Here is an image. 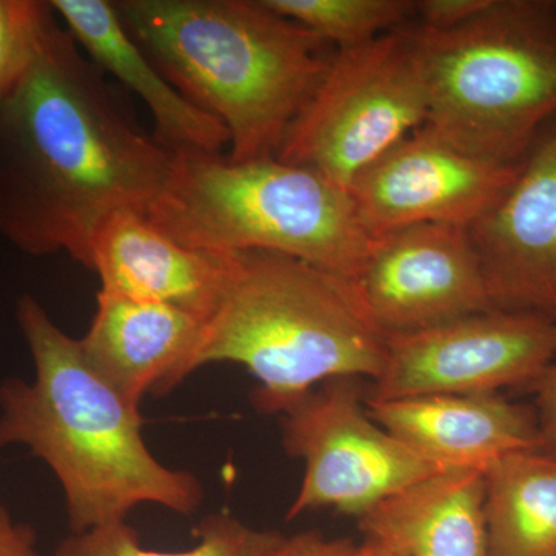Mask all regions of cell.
I'll return each mask as SVG.
<instances>
[{
  "label": "cell",
  "instance_id": "24",
  "mask_svg": "<svg viewBox=\"0 0 556 556\" xmlns=\"http://www.w3.org/2000/svg\"><path fill=\"white\" fill-rule=\"evenodd\" d=\"M535 388L541 450L556 456V362L536 380Z\"/></svg>",
  "mask_w": 556,
  "mask_h": 556
},
{
  "label": "cell",
  "instance_id": "11",
  "mask_svg": "<svg viewBox=\"0 0 556 556\" xmlns=\"http://www.w3.org/2000/svg\"><path fill=\"white\" fill-rule=\"evenodd\" d=\"M354 281L388 338L495 309L464 226L417 225L379 237Z\"/></svg>",
  "mask_w": 556,
  "mask_h": 556
},
{
  "label": "cell",
  "instance_id": "18",
  "mask_svg": "<svg viewBox=\"0 0 556 556\" xmlns=\"http://www.w3.org/2000/svg\"><path fill=\"white\" fill-rule=\"evenodd\" d=\"M482 475L489 556H556V456L511 453Z\"/></svg>",
  "mask_w": 556,
  "mask_h": 556
},
{
  "label": "cell",
  "instance_id": "2",
  "mask_svg": "<svg viewBox=\"0 0 556 556\" xmlns=\"http://www.w3.org/2000/svg\"><path fill=\"white\" fill-rule=\"evenodd\" d=\"M35 379L0 382V450L22 445L50 467L72 533L126 521L153 504L190 517L204 489L190 471L161 463L142 437L139 408L121 396L31 295L17 302Z\"/></svg>",
  "mask_w": 556,
  "mask_h": 556
},
{
  "label": "cell",
  "instance_id": "4",
  "mask_svg": "<svg viewBox=\"0 0 556 556\" xmlns=\"http://www.w3.org/2000/svg\"><path fill=\"white\" fill-rule=\"evenodd\" d=\"M387 348L388 336L369 316L356 281L288 255L236 252L195 371L219 362L240 365L257 379L255 407L280 416L327 380L375 382Z\"/></svg>",
  "mask_w": 556,
  "mask_h": 556
},
{
  "label": "cell",
  "instance_id": "8",
  "mask_svg": "<svg viewBox=\"0 0 556 556\" xmlns=\"http://www.w3.org/2000/svg\"><path fill=\"white\" fill-rule=\"evenodd\" d=\"M367 396L365 380L331 379L281 413L285 452L303 463L288 519L321 508L358 519L442 471L380 427L369 415Z\"/></svg>",
  "mask_w": 556,
  "mask_h": 556
},
{
  "label": "cell",
  "instance_id": "21",
  "mask_svg": "<svg viewBox=\"0 0 556 556\" xmlns=\"http://www.w3.org/2000/svg\"><path fill=\"white\" fill-rule=\"evenodd\" d=\"M50 2L0 0V102L20 83L53 16Z\"/></svg>",
  "mask_w": 556,
  "mask_h": 556
},
{
  "label": "cell",
  "instance_id": "10",
  "mask_svg": "<svg viewBox=\"0 0 556 556\" xmlns=\"http://www.w3.org/2000/svg\"><path fill=\"white\" fill-rule=\"evenodd\" d=\"M521 163L471 155L422 126L368 167L350 192L372 239L417 225L468 228L510 188Z\"/></svg>",
  "mask_w": 556,
  "mask_h": 556
},
{
  "label": "cell",
  "instance_id": "17",
  "mask_svg": "<svg viewBox=\"0 0 556 556\" xmlns=\"http://www.w3.org/2000/svg\"><path fill=\"white\" fill-rule=\"evenodd\" d=\"M357 521L365 538L408 556H489L481 471H439Z\"/></svg>",
  "mask_w": 556,
  "mask_h": 556
},
{
  "label": "cell",
  "instance_id": "5",
  "mask_svg": "<svg viewBox=\"0 0 556 556\" xmlns=\"http://www.w3.org/2000/svg\"><path fill=\"white\" fill-rule=\"evenodd\" d=\"M166 189L146 212L193 249L265 251L356 280L376 239L350 190L277 159L236 163L223 153H179Z\"/></svg>",
  "mask_w": 556,
  "mask_h": 556
},
{
  "label": "cell",
  "instance_id": "16",
  "mask_svg": "<svg viewBox=\"0 0 556 556\" xmlns=\"http://www.w3.org/2000/svg\"><path fill=\"white\" fill-rule=\"evenodd\" d=\"M54 13L89 60L144 102L155 124L153 138L175 155L222 153L229 131L186 100L149 60L108 0H51Z\"/></svg>",
  "mask_w": 556,
  "mask_h": 556
},
{
  "label": "cell",
  "instance_id": "23",
  "mask_svg": "<svg viewBox=\"0 0 556 556\" xmlns=\"http://www.w3.org/2000/svg\"><path fill=\"white\" fill-rule=\"evenodd\" d=\"M358 544L350 538H329L318 530L280 535L266 556H357Z\"/></svg>",
  "mask_w": 556,
  "mask_h": 556
},
{
  "label": "cell",
  "instance_id": "13",
  "mask_svg": "<svg viewBox=\"0 0 556 556\" xmlns=\"http://www.w3.org/2000/svg\"><path fill=\"white\" fill-rule=\"evenodd\" d=\"M236 252L193 249L170 239L142 212L124 208L94 233L89 269L100 291L163 303L208 320L232 273Z\"/></svg>",
  "mask_w": 556,
  "mask_h": 556
},
{
  "label": "cell",
  "instance_id": "6",
  "mask_svg": "<svg viewBox=\"0 0 556 556\" xmlns=\"http://www.w3.org/2000/svg\"><path fill=\"white\" fill-rule=\"evenodd\" d=\"M427 127L481 159L518 163L556 118V0H490L448 31L412 22Z\"/></svg>",
  "mask_w": 556,
  "mask_h": 556
},
{
  "label": "cell",
  "instance_id": "14",
  "mask_svg": "<svg viewBox=\"0 0 556 556\" xmlns=\"http://www.w3.org/2000/svg\"><path fill=\"white\" fill-rule=\"evenodd\" d=\"M369 415L442 470L486 468L511 453L541 450L535 408L496 394H422L371 401Z\"/></svg>",
  "mask_w": 556,
  "mask_h": 556
},
{
  "label": "cell",
  "instance_id": "25",
  "mask_svg": "<svg viewBox=\"0 0 556 556\" xmlns=\"http://www.w3.org/2000/svg\"><path fill=\"white\" fill-rule=\"evenodd\" d=\"M0 556H40L35 529L16 521L3 503H0Z\"/></svg>",
  "mask_w": 556,
  "mask_h": 556
},
{
  "label": "cell",
  "instance_id": "19",
  "mask_svg": "<svg viewBox=\"0 0 556 556\" xmlns=\"http://www.w3.org/2000/svg\"><path fill=\"white\" fill-rule=\"evenodd\" d=\"M197 544L188 551L161 552L142 547L127 521L97 527L64 538L54 556H266L280 533L260 530L226 514L207 515L193 529Z\"/></svg>",
  "mask_w": 556,
  "mask_h": 556
},
{
  "label": "cell",
  "instance_id": "7",
  "mask_svg": "<svg viewBox=\"0 0 556 556\" xmlns=\"http://www.w3.org/2000/svg\"><path fill=\"white\" fill-rule=\"evenodd\" d=\"M412 22L364 46L336 50L277 160L350 190L368 167L426 126L430 102Z\"/></svg>",
  "mask_w": 556,
  "mask_h": 556
},
{
  "label": "cell",
  "instance_id": "15",
  "mask_svg": "<svg viewBox=\"0 0 556 556\" xmlns=\"http://www.w3.org/2000/svg\"><path fill=\"white\" fill-rule=\"evenodd\" d=\"M206 320L186 311L98 292V306L84 354L110 386L139 408L142 399L163 396L195 372Z\"/></svg>",
  "mask_w": 556,
  "mask_h": 556
},
{
  "label": "cell",
  "instance_id": "26",
  "mask_svg": "<svg viewBox=\"0 0 556 556\" xmlns=\"http://www.w3.org/2000/svg\"><path fill=\"white\" fill-rule=\"evenodd\" d=\"M357 556H408L397 548L388 546L375 538H365L364 543L358 544Z\"/></svg>",
  "mask_w": 556,
  "mask_h": 556
},
{
  "label": "cell",
  "instance_id": "20",
  "mask_svg": "<svg viewBox=\"0 0 556 556\" xmlns=\"http://www.w3.org/2000/svg\"><path fill=\"white\" fill-rule=\"evenodd\" d=\"M266 3L328 40L353 49L415 21L413 0H266Z\"/></svg>",
  "mask_w": 556,
  "mask_h": 556
},
{
  "label": "cell",
  "instance_id": "1",
  "mask_svg": "<svg viewBox=\"0 0 556 556\" xmlns=\"http://www.w3.org/2000/svg\"><path fill=\"white\" fill-rule=\"evenodd\" d=\"M175 153L135 126L56 13L0 102V236L25 254L65 252L89 269L115 212L160 199Z\"/></svg>",
  "mask_w": 556,
  "mask_h": 556
},
{
  "label": "cell",
  "instance_id": "9",
  "mask_svg": "<svg viewBox=\"0 0 556 556\" xmlns=\"http://www.w3.org/2000/svg\"><path fill=\"white\" fill-rule=\"evenodd\" d=\"M556 362V321L490 309L388 338L371 401L422 394H496L536 383Z\"/></svg>",
  "mask_w": 556,
  "mask_h": 556
},
{
  "label": "cell",
  "instance_id": "12",
  "mask_svg": "<svg viewBox=\"0 0 556 556\" xmlns=\"http://www.w3.org/2000/svg\"><path fill=\"white\" fill-rule=\"evenodd\" d=\"M468 232L493 308L556 321V118L541 127L510 188Z\"/></svg>",
  "mask_w": 556,
  "mask_h": 556
},
{
  "label": "cell",
  "instance_id": "3",
  "mask_svg": "<svg viewBox=\"0 0 556 556\" xmlns=\"http://www.w3.org/2000/svg\"><path fill=\"white\" fill-rule=\"evenodd\" d=\"M124 27L193 105L229 131L236 163L277 159L336 47L266 0H116Z\"/></svg>",
  "mask_w": 556,
  "mask_h": 556
},
{
  "label": "cell",
  "instance_id": "22",
  "mask_svg": "<svg viewBox=\"0 0 556 556\" xmlns=\"http://www.w3.org/2000/svg\"><path fill=\"white\" fill-rule=\"evenodd\" d=\"M490 0H417L415 24L428 31L463 27L489 5Z\"/></svg>",
  "mask_w": 556,
  "mask_h": 556
}]
</instances>
